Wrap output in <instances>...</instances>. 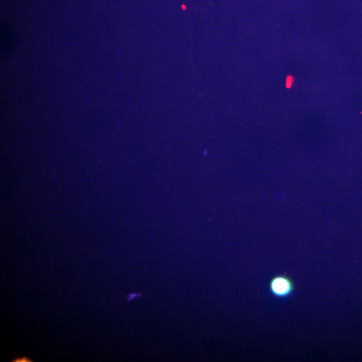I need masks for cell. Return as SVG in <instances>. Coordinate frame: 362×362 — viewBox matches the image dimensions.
Returning a JSON list of instances; mask_svg holds the SVG:
<instances>
[{"label":"cell","mask_w":362,"mask_h":362,"mask_svg":"<svg viewBox=\"0 0 362 362\" xmlns=\"http://www.w3.org/2000/svg\"><path fill=\"white\" fill-rule=\"evenodd\" d=\"M269 289L272 295L276 298L285 299L294 292L295 285L288 276L279 274L270 280Z\"/></svg>","instance_id":"obj_1"},{"label":"cell","mask_w":362,"mask_h":362,"mask_svg":"<svg viewBox=\"0 0 362 362\" xmlns=\"http://www.w3.org/2000/svg\"><path fill=\"white\" fill-rule=\"evenodd\" d=\"M295 77L293 75H289L286 78L285 85L287 89H291L295 85Z\"/></svg>","instance_id":"obj_2"},{"label":"cell","mask_w":362,"mask_h":362,"mask_svg":"<svg viewBox=\"0 0 362 362\" xmlns=\"http://www.w3.org/2000/svg\"><path fill=\"white\" fill-rule=\"evenodd\" d=\"M11 362H33V360L28 356H22V357H18L11 360Z\"/></svg>","instance_id":"obj_3"}]
</instances>
